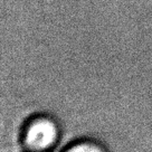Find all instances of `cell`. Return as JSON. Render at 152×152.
<instances>
[{
	"instance_id": "obj_1",
	"label": "cell",
	"mask_w": 152,
	"mask_h": 152,
	"mask_svg": "<svg viewBox=\"0 0 152 152\" xmlns=\"http://www.w3.org/2000/svg\"><path fill=\"white\" fill-rule=\"evenodd\" d=\"M61 137V129L54 118L37 114L25 122L20 131V143L27 152H48Z\"/></svg>"
},
{
	"instance_id": "obj_2",
	"label": "cell",
	"mask_w": 152,
	"mask_h": 152,
	"mask_svg": "<svg viewBox=\"0 0 152 152\" xmlns=\"http://www.w3.org/2000/svg\"><path fill=\"white\" fill-rule=\"evenodd\" d=\"M63 152H106L104 147L96 141L84 139L71 143Z\"/></svg>"
}]
</instances>
